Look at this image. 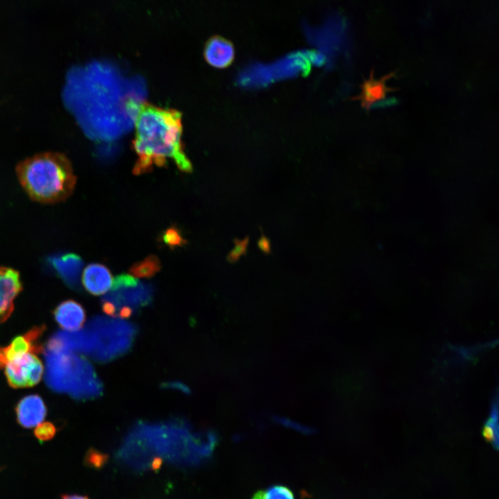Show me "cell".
<instances>
[{
	"mask_svg": "<svg viewBox=\"0 0 499 499\" xmlns=\"http://www.w3.org/2000/svg\"><path fill=\"white\" fill-rule=\"evenodd\" d=\"M161 270V262L155 255H149L143 260L134 263L130 272L137 277L149 278L155 276Z\"/></svg>",
	"mask_w": 499,
	"mask_h": 499,
	"instance_id": "obj_15",
	"label": "cell"
},
{
	"mask_svg": "<svg viewBox=\"0 0 499 499\" xmlns=\"http://www.w3.org/2000/svg\"><path fill=\"white\" fill-rule=\"evenodd\" d=\"M159 242L170 250L182 247L187 244L181 230L175 225L167 227L161 233Z\"/></svg>",
	"mask_w": 499,
	"mask_h": 499,
	"instance_id": "obj_16",
	"label": "cell"
},
{
	"mask_svg": "<svg viewBox=\"0 0 499 499\" xmlns=\"http://www.w3.org/2000/svg\"><path fill=\"white\" fill-rule=\"evenodd\" d=\"M51 263L64 281L73 288H78L83 265L81 258L72 253L53 256Z\"/></svg>",
	"mask_w": 499,
	"mask_h": 499,
	"instance_id": "obj_12",
	"label": "cell"
},
{
	"mask_svg": "<svg viewBox=\"0 0 499 499\" xmlns=\"http://www.w3.org/2000/svg\"><path fill=\"white\" fill-rule=\"evenodd\" d=\"M101 308L106 315L116 317V308L111 302L106 300H101Z\"/></svg>",
	"mask_w": 499,
	"mask_h": 499,
	"instance_id": "obj_22",
	"label": "cell"
},
{
	"mask_svg": "<svg viewBox=\"0 0 499 499\" xmlns=\"http://www.w3.org/2000/svg\"><path fill=\"white\" fill-rule=\"evenodd\" d=\"M45 329L44 324L34 326L25 333L15 337L9 344L0 347V369L16 358L29 353H40L42 350L40 338Z\"/></svg>",
	"mask_w": 499,
	"mask_h": 499,
	"instance_id": "obj_6",
	"label": "cell"
},
{
	"mask_svg": "<svg viewBox=\"0 0 499 499\" xmlns=\"http://www.w3.org/2000/svg\"><path fill=\"white\" fill-rule=\"evenodd\" d=\"M21 290L19 272L10 268L0 267V324L10 316L14 300Z\"/></svg>",
	"mask_w": 499,
	"mask_h": 499,
	"instance_id": "obj_8",
	"label": "cell"
},
{
	"mask_svg": "<svg viewBox=\"0 0 499 499\" xmlns=\"http://www.w3.org/2000/svg\"><path fill=\"white\" fill-rule=\"evenodd\" d=\"M20 184L28 196L41 203H56L73 193L76 177L64 154L45 152L28 157L16 166Z\"/></svg>",
	"mask_w": 499,
	"mask_h": 499,
	"instance_id": "obj_2",
	"label": "cell"
},
{
	"mask_svg": "<svg viewBox=\"0 0 499 499\" xmlns=\"http://www.w3.org/2000/svg\"><path fill=\"white\" fill-rule=\"evenodd\" d=\"M128 105L134 116L135 127L132 145L137 159L133 174L148 173L154 166H166L170 159L182 172H192V164L182 142L181 112L146 102L139 105L130 102Z\"/></svg>",
	"mask_w": 499,
	"mask_h": 499,
	"instance_id": "obj_1",
	"label": "cell"
},
{
	"mask_svg": "<svg viewBox=\"0 0 499 499\" xmlns=\"http://www.w3.org/2000/svg\"><path fill=\"white\" fill-rule=\"evenodd\" d=\"M498 392L494 396L491 403L489 417L486 421L482 429L484 438L492 444L495 449L498 448Z\"/></svg>",
	"mask_w": 499,
	"mask_h": 499,
	"instance_id": "obj_14",
	"label": "cell"
},
{
	"mask_svg": "<svg viewBox=\"0 0 499 499\" xmlns=\"http://www.w3.org/2000/svg\"><path fill=\"white\" fill-rule=\"evenodd\" d=\"M161 387L164 388L176 389L183 392L185 394L190 393L189 388L186 385H184V383H180V382H170V383H163L161 385Z\"/></svg>",
	"mask_w": 499,
	"mask_h": 499,
	"instance_id": "obj_21",
	"label": "cell"
},
{
	"mask_svg": "<svg viewBox=\"0 0 499 499\" xmlns=\"http://www.w3.org/2000/svg\"><path fill=\"white\" fill-rule=\"evenodd\" d=\"M252 499H295L292 492L287 487L276 485L256 493Z\"/></svg>",
	"mask_w": 499,
	"mask_h": 499,
	"instance_id": "obj_17",
	"label": "cell"
},
{
	"mask_svg": "<svg viewBox=\"0 0 499 499\" xmlns=\"http://www.w3.org/2000/svg\"><path fill=\"white\" fill-rule=\"evenodd\" d=\"M4 469V467H0V471H2Z\"/></svg>",
	"mask_w": 499,
	"mask_h": 499,
	"instance_id": "obj_26",
	"label": "cell"
},
{
	"mask_svg": "<svg viewBox=\"0 0 499 499\" xmlns=\"http://www.w3.org/2000/svg\"><path fill=\"white\" fill-rule=\"evenodd\" d=\"M60 499H90L86 496L79 494H62Z\"/></svg>",
	"mask_w": 499,
	"mask_h": 499,
	"instance_id": "obj_25",
	"label": "cell"
},
{
	"mask_svg": "<svg viewBox=\"0 0 499 499\" xmlns=\"http://www.w3.org/2000/svg\"><path fill=\"white\" fill-rule=\"evenodd\" d=\"M35 428L34 435L40 442L53 439L56 434L55 426L49 421H42Z\"/></svg>",
	"mask_w": 499,
	"mask_h": 499,
	"instance_id": "obj_18",
	"label": "cell"
},
{
	"mask_svg": "<svg viewBox=\"0 0 499 499\" xmlns=\"http://www.w3.org/2000/svg\"><path fill=\"white\" fill-rule=\"evenodd\" d=\"M15 412L18 423L24 428H32L44 420L47 410L39 395L30 394L18 402Z\"/></svg>",
	"mask_w": 499,
	"mask_h": 499,
	"instance_id": "obj_9",
	"label": "cell"
},
{
	"mask_svg": "<svg viewBox=\"0 0 499 499\" xmlns=\"http://www.w3.org/2000/svg\"><path fill=\"white\" fill-rule=\"evenodd\" d=\"M95 339L93 352L100 361L114 359L125 353L132 346L137 326L121 319L95 317L90 323Z\"/></svg>",
	"mask_w": 499,
	"mask_h": 499,
	"instance_id": "obj_3",
	"label": "cell"
},
{
	"mask_svg": "<svg viewBox=\"0 0 499 499\" xmlns=\"http://www.w3.org/2000/svg\"><path fill=\"white\" fill-rule=\"evenodd\" d=\"M53 315L58 325L67 331L80 330L86 319L82 305L71 299L60 304L54 310Z\"/></svg>",
	"mask_w": 499,
	"mask_h": 499,
	"instance_id": "obj_11",
	"label": "cell"
},
{
	"mask_svg": "<svg viewBox=\"0 0 499 499\" xmlns=\"http://www.w3.org/2000/svg\"><path fill=\"white\" fill-rule=\"evenodd\" d=\"M235 51L232 44L227 40L214 36L207 40L204 49L205 61L217 69L228 67L234 61Z\"/></svg>",
	"mask_w": 499,
	"mask_h": 499,
	"instance_id": "obj_10",
	"label": "cell"
},
{
	"mask_svg": "<svg viewBox=\"0 0 499 499\" xmlns=\"http://www.w3.org/2000/svg\"><path fill=\"white\" fill-rule=\"evenodd\" d=\"M112 274L110 270L100 263H91L84 270L82 283L90 294H104L111 286Z\"/></svg>",
	"mask_w": 499,
	"mask_h": 499,
	"instance_id": "obj_13",
	"label": "cell"
},
{
	"mask_svg": "<svg viewBox=\"0 0 499 499\" xmlns=\"http://www.w3.org/2000/svg\"><path fill=\"white\" fill-rule=\"evenodd\" d=\"M4 374L11 387H31L40 382L44 374V365L37 354L29 353L6 364Z\"/></svg>",
	"mask_w": 499,
	"mask_h": 499,
	"instance_id": "obj_5",
	"label": "cell"
},
{
	"mask_svg": "<svg viewBox=\"0 0 499 499\" xmlns=\"http://www.w3.org/2000/svg\"><path fill=\"white\" fill-rule=\"evenodd\" d=\"M153 295L151 284L141 283L129 274H121L114 279L111 290L102 300L111 302L117 312L123 306L130 307L135 311L149 305Z\"/></svg>",
	"mask_w": 499,
	"mask_h": 499,
	"instance_id": "obj_4",
	"label": "cell"
},
{
	"mask_svg": "<svg viewBox=\"0 0 499 499\" xmlns=\"http://www.w3.org/2000/svg\"><path fill=\"white\" fill-rule=\"evenodd\" d=\"M134 310L128 306L121 307L117 312L116 317H119L120 319H125L131 317Z\"/></svg>",
	"mask_w": 499,
	"mask_h": 499,
	"instance_id": "obj_24",
	"label": "cell"
},
{
	"mask_svg": "<svg viewBox=\"0 0 499 499\" xmlns=\"http://www.w3.org/2000/svg\"><path fill=\"white\" fill-rule=\"evenodd\" d=\"M258 247L259 249L265 254H270L271 252V245L269 239L263 234L260 237L258 240Z\"/></svg>",
	"mask_w": 499,
	"mask_h": 499,
	"instance_id": "obj_23",
	"label": "cell"
},
{
	"mask_svg": "<svg viewBox=\"0 0 499 499\" xmlns=\"http://www.w3.org/2000/svg\"><path fill=\"white\" fill-rule=\"evenodd\" d=\"M249 240L248 236L241 240L235 238L234 240V247L227 254V260L230 263H235L242 255L245 254L247 250Z\"/></svg>",
	"mask_w": 499,
	"mask_h": 499,
	"instance_id": "obj_19",
	"label": "cell"
},
{
	"mask_svg": "<svg viewBox=\"0 0 499 499\" xmlns=\"http://www.w3.org/2000/svg\"><path fill=\"white\" fill-rule=\"evenodd\" d=\"M393 76V73H390L380 79H376L374 77V73L371 71L369 78L365 80L362 84L360 94L355 98L360 100L361 106L367 111L383 105L393 104L394 101L389 100L387 95L394 89L387 85V82Z\"/></svg>",
	"mask_w": 499,
	"mask_h": 499,
	"instance_id": "obj_7",
	"label": "cell"
},
{
	"mask_svg": "<svg viewBox=\"0 0 499 499\" xmlns=\"http://www.w3.org/2000/svg\"><path fill=\"white\" fill-rule=\"evenodd\" d=\"M105 456L94 449H89L85 457V462L89 465H96L105 459Z\"/></svg>",
	"mask_w": 499,
	"mask_h": 499,
	"instance_id": "obj_20",
	"label": "cell"
}]
</instances>
